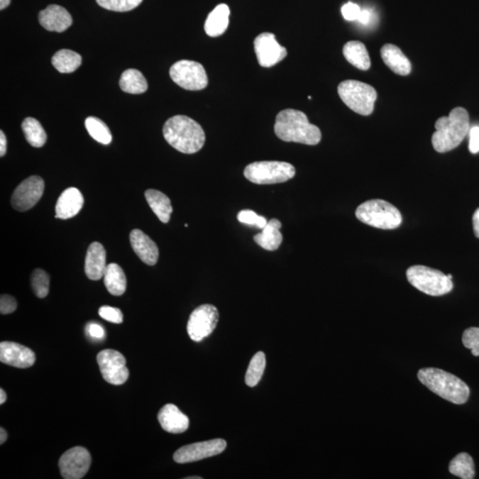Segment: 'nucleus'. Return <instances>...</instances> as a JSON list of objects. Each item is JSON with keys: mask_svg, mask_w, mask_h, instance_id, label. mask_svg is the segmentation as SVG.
<instances>
[{"mask_svg": "<svg viewBox=\"0 0 479 479\" xmlns=\"http://www.w3.org/2000/svg\"><path fill=\"white\" fill-rule=\"evenodd\" d=\"M143 0H96L99 6L115 12H128L136 9Z\"/></svg>", "mask_w": 479, "mask_h": 479, "instance_id": "35", "label": "nucleus"}, {"mask_svg": "<svg viewBox=\"0 0 479 479\" xmlns=\"http://www.w3.org/2000/svg\"><path fill=\"white\" fill-rule=\"evenodd\" d=\"M92 457L87 449L75 446L64 453L60 458V474L65 479L83 478L91 467Z\"/></svg>", "mask_w": 479, "mask_h": 479, "instance_id": "12", "label": "nucleus"}, {"mask_svg": "<svg viewBox=\"0 0 479 479\" xmlns=\"http://www.w3.org/2000/svg\"><path fill=\"white\" fill-rule=\"evenodd\" d=\"M226 440L215 439L207 441L191 444L180 447L174 453L173 459L177 463H189L218 456L225 451Z\"/></svg>", "mask_w": 479, "mask_h": 479, "instance_id": "13", "label": "nucleus"}, {"mask_svg": "<svg viewBox=\"0 0 479 479\" xmlns=\"http://www.w3.org/2000/svg\"><path fill=\"white\" fill-rule=\"evenodd\" d=\"M337 92L348 108L361 116L371 115L374 111L378 92L371 85L356 80L340 83Z\"/></svg>", "mask_w": 479, "mask_h": 479, "instance_id": "7", "label": "nucleus"}, {"mask_svg": "<svg viewBox=\"0 0 479 479\" xmlns=\"http://www.w3.org/2000/svg\"><path fill=\"white\" fill-rule=\"evenodd\" d=\"M355 215L362 223L380 229H395L402 223L399 209L381 199L363 202L358 206Z\"/></svg>", "mask_w": 479, "mask_h": 479, "instance_id": "5", "label": "nucleus"}, {"mask_svg": "<svg viewBox=\"0 0 479 479\" xmlns=\"http://www.w3.org/2000/svg\"><path fill=\"white\" fill-rule=\"evenodd\" d=\"M84 126L91 137L99 143L103 145L111 143V133L106 124L101 119L94 116H89L85 119Z\"/></svg>", "mask_w": 479, "mask_h": 479, "instance_id": "32", "label": "nucleus"}, {"mask_svg": "<svg viewBox=\"0 0 479 479\" xmlns=\"http://www.w3.org/2000/svg\"><path fill=\"white\" fill-rule=\"evenodd\" d=\"M45 190V182L39 176H31L14 190L11 204L18 211H27L40 200Z\"/></svg>", "mask_w": 479, "mask_h": 479, "instance_id": "14", "label": "nucleus"}, {"mask_svg": "<svg viewBox=\"0 0 479 479\" xmlns=\"http://www.w3.org/2000/svg\"><path fill=\"white\" fill-rule=\"evenodd\" d=\"M470 135V143H468V149H470L472 154H477L479 152V127H472L468 131Z\"/></svg>", "mask_w": 479, "mask_h": 479, "instance_id": "41", "label": "nucleus"}, {"mask_svg": "<svg viewBox=\"0 0 479 479\" xmlns=\"http://www.w3.org/2000/svg\"><path fill=\"white\" fill-rule=\"evenodd\" d=\"M145 197L160 221L168 223L173 211L170 198L162 192L155 189L145 191Z\"/></svg>", "mask_w": 479, "mask_h": 479, "instance_id": "25", "label": "nucleus"}, {"mask_svg": "<svg viewBox=\"0 0 479 479\" xmlns=\"http://www.w3.org/2000/svg\"><path fill=\"white\" fill-rule=\"evenodd\" d=\"M7 148V141L5 133L3 131H0V156H4L6 155Z\"/></svg>", "mask_w": 479, "mask_h": 479, "instance_id": "44", "label": "nucleus"}, {"mask_svg": "<svg viewBox=\"0 0 479 479\" xmlns=\"http://www.w3.org/2000/svg\"><path fill=\"white\" fill-rule=\"evenodd\" d=\"M418 379L422 385L442 399L453 404L466 403L470 397V388L457 376L434 368H422Z\"/></svg>", "mask_w": 479, "mask_h": 479, "instance_id": "4", "label": "nucleus"}, {"mask_svg": "<svg viewBox=\"0 0 479 479\" xmlns=\"http://www.w3.org/2000/svg\"><path fill=\"white\" fill-rule=\"evenodd\" d=\"M219 311L214 305L202 304L192 312L187 322V333L194 342L211 335L219 322Z\"/></svg>", "mask_w": 479, "mask_h": 479, "instance_id": "10", "label": "nucleus"}, {"mask_svg": "<svg viewBox=\"0 0 479 479\" xmlns=\"http://www.w3.org/2000/svg\"><path fill=\"white\" fill-rule=\"evenodd\" d=\"M201 477H187L186 479H202Z\"/></svg>", "mask_w": 479, "mask_h": 479, "instance_id": "49", "label": "nucleus"}, {"mask_svg": "<svg viewBox=\"0 0 479 479\" xmlns=\"http://www.w3.org/2000/svg\"><path fill=\"white\" fill-rule=\"evenodd\" d=\"M97 362L103 378L110 385H123L129 378L126 358L119 351L103 350L97 355Z\"/></svg>", "mask_w": 479, "mask_h": 479, "instance_id": "11", "label": "nucleus"}, {"mask_svg": "<svg viewBox=\"0 0 479 479\" xmlns=\"http://www.w3.org/2000/svg\"><path fill=\"white\" fill-rule=\"evenodd\" d=\"M170 78L180 87L189 91H200L208 85L207 73L201 63L182 60L173 64Z\"/></svg>", "mask_w": 479, "mask_h": 479, "instance_id": "9", "label": "nucleus"}, {"mask_svg": "<svg viewBox=\"0 0 479 479\" xmlns=\"http://www.w3.org/2000/svg\"><path fill=\"white\" fill-rule=\"evenodd\" d=\"M344 19L346 21H357L360 16L361 9L357 4L348 2L341 9Z\"/></svg>", "mask_w": 479, "mask_h": 479, "instance_id": "40", "label": "nucleus"}, {"mask_svg": "<svg viewBox=\"0 0 479 479\" xmlns=\"http://www.w3.org/2000/svg\"><path fill=\"white\" fill-rule=\"evenodd\" d=\"M238 221L244 225L255 226L259 229H263L268 224V220L265 216H259L251 209H243L238 213L237 215Z\"/></svg>", "mask_w": 479, "mask_h": 479, "instance_id": "36", "label": "nucleus"}, {"mask_svg": "<svg viewBox=\"0 0 479 479\" xmlns=\"http://www.w3.org/2000/svg\"><path fill=\"white\" fill-rule=\"evenodd\" d=\"M99 314L102 319L109 322L120 324L123 321V316L120 309L104 305L99 309Z\"/></svg>", "mask_w": 479, "mask_h": 479, "instance_id": "38", "label": "nucleus"}, {"mask_svg": "<svg viewBox=\"0 0 479 479\" xmlns=\"http://www.w3.org/2000/svg\"><path fill=\"white\" fill-rule=\"evenodd\" d=\"M17 308L16 298L9 294H2L0 297V312L1 314H13Z\"/></svg>", "mask_w": 479, "mask_h": 479, "instance_id": "39", "label": "nucleus"}, {"mask_svg": "<svg viewBox=\"0 0 479 479\" xmlns=\"http://www.w3.org/2000/svg\"><path fill=\"white\" fill-rule=\"evenodd\" d=\"M165 141L184 154L200 151L205 143V133L200 124L186 116L170 117L163 126Z\"/></svg>", "mask_w": 479, "mask_h": 479, "instance_id": "2", "label": "nucleus"}, {"mask_svg": "<svg viewBox=\"0 0 479 479\" xmlns=\"http://www.w3.org/2000/svg\"><path fill=\"white\" fill-rule=\"evenodd\" d=\"M0 361L18 368H28L35 361L34 351L20 343L2 342L0 343Z\"/></svg>", "mask_w": 479, "mask_h": 479, "instance_id": "16", "label": "nucleus"}, {"mask_svg": "<svg viewBox=\"0 0 479 479\" xmlns=\"http://www.w3.org/2000/svg\"><path fill=\"white\" fill-rule=\"evenodd\" d=\"M103 278H104L106 290L113 296H122L126 292V276L119 265L116 264V263H110L106 265Z\"/></svg>", "mask_w": 479, "mask_h": 479, "instance_id": "26", "label": "nucleus"}, {"mask_svg": "<svg viewBox=\"0 0 479 479\" xmlns=\"http://www.w3.org/2000/svg\"><path fill=\"white\" fill-rule=\"evenodd\" d=\"M38 21L46 31L55 32L65 31L72 24L70 13L58 5H50L42 10L39 13Z\"/></svg>", "mask_w": 479, "mask_h": 479, "instance_id": "17", "label": "nucleus"}, {"mask_svg": "<svg viewBox=\"0 0 479 479\" xmlns=\"http://www.w3.org/2000/svg\"><path fill=\"white\" fill-rule=\"evenodd\" d=\"M451 474L463 479L475 478V465L473 459L467 453H461L453 458L449 464Z\"/></svg>", "mask_w": 479, "mask_h": 479, "instance_id": "31", "label": "nucleus"}, {"mask_svg": "<svg viewBox=\"0 0 479 479\" xmlns=\"http://www.w3.org/2000/svg\"><path fill=\"white\" fill-rule=\"evenodd\" d=\"M50 277L42 269H35L31 275V287L35 296L44 298L49 293Z\"/></svg>", "mask_w": 479, "mask_h": 479, "instance_id": "34", "label": "nucleus"}, {"mask_svg": "<svg viewBox=\"0 0 479 479\" xmlns=\"http://www.w3.org/2000/svg\"><path fill=\"white\" fill-rule=\"evenodd\" d=\"M275 131L280 140L286 142L314 145L321 140L319 127L309 122L304 112L296 109H284L277 115Z\"/></svg>", "mask_w": 479, "mask_h": 479, "instance_id": "1", "label": "nucleus"}, {"mask_svg": "<svg viewBox=\"0 0 479 479\" xmlns=\"http://www.w3.org/2000/svg\"><path fill=\"white\" fill-rule=\"evenodd\" d=\"M84 206V197L76 187H70L60 195L55 205V218L67 219L79 213Z\"/></svg>", "mask_w": 479, "mask_h": 479, "instance_id": "19", "label": "nucleus"}, {"mask_svg": "<svg viewBox=\"0 0 479 479\" xmlns=\"http://www.w3.org/2000/svg\"><path fill=\"white\" fill-rule=\"evenodd\" d=\"M265 353L263 351H258L251 358L246 375H245V382H246L248 386L255 387L260 382L265 372Z\"/></svg>", "mask_w": 479, "mask_h": 479, "instance_id": "33", "label": "nucleus"}, {"mask_svg": "<svg viewBox=\"0 0 479 479\" xmlns=\"http://www.w3.org/2000/svg\"><path fill=\"white\" fill-rule=\"evenodd\" d=\"M53 67L60 73H72L82 64V57L71 50L62 49L53 56Z\"/></svg>", "mask_w": 479, "mask_h": 479, "instance_id": "29", "label": "nucleus"}, {"mask_svg": "<svg viewBox=\"0 0 479 479\" xmlns=\"http://www.w3.org/2000/svg\"><path fill=\"white\" fill-rule=\"evenodd\" d=\"M463 346L471 350V353L475 357L479 356V328H472L465 330L463 335Z\"/></svg>", "mask_w": 479, "mask_h": 479, "instance_id": "37", "label": "nucleus"}, {"mask_svg": "<svg viewBox=\"0 0 479 479\" xmlns=\"http://www.w3.org/2000/svg\"><path fill=\"white\" fill-rule=\"evenodd\" d=\"M436 131L431 137L435 150L446 153L456 148L470 131V116L466 109H452L448 116L440 117L435 123Z\"/></svg>", "mask_w": 479, "mask_h": 479, "instance_id": "3", "label": "nucleus"}, {"mask_svg": "<svg viewBox=\"0 0 479 479\" xmlns=\"http://www.w3.org/2000/svg\"><path fill=\"white\" fill-rule=\"evenodd\" d=\"M11 0H0V9L4 10L10 5Z\"/></svg>", "mask_w": 479, "mask_h": 479, "instance_id": "48", "label": "nucleus"}, {"mask_svg": "<svg viewBox=\"0 0 479 479\" xmlns=\"http://www.w3.org/2000/svg\"><path fill=\"white\" fill-rule=\"evenodd\" d=\"M6 393L3 389H0V404H3L6 401Z\"/></svg>", "mask_w": 479, "mask_h": 479, "instance_id": "47", "label": "nucleus"}, {"mask_svg": "<svg viewBox=\"0 0 479 479\" xmlns=\"http://www.w3.org/2000/svg\"><path fill=\"white\" fill-rule=\"evenodd\" d=\"M254 48L259 65L264 67L275 66L287 56L286 48L280 45L275 35L269 32H265L255 38Z\"/></svg>", "mask_w": 479, "mask_h": 479, "instance_id": "15", "label": "nucleus"}, {"mask_svg": "<svg viewBox=\"0 0 479 479\" xmlns=\"http://www.w3.org/2000/svg\"><path fill=\"white\" fill-rule=\"evenodd\" d=\"M6 439H7V432L6 431V429L0 428V444L3 445V444L6 441Z\"/></svg>", "mask_w": 479, "mask_h": 479, "instance_id": "46", "label": "nucleus"}, {"mask_svg": "<svg viewBox=\"0 0 479 479\" xmlns=\"http://www.w3.org/2000/svg\"><path fill=\"white\" fill-rule=\"evenodd\" d=\"M282 223L278 219H272L266 224L261 233L255 234L254 241L264 250L273 251L278 250L282 243V234L280 233Z\"/></svg>", "mask_w": 479, "mask_h": 479, "instance_id": "23", "label": "nucleus"}, {"mask_svg": "<svg viewBox=\"0 0 479 479\" xmlns=\"http://www.w3.org/2000/svg\"><path fill=\"white\" fill-rule=\"evenodd\" d=\"M343 56L348 62L358 70H368L371 66L370 57L363 43L350 41L346 43L343 49Z\"/></svg>", "mask_w": 479, "mask_h": 479, "instance_id": "27", "label": "nucleus"}, {"mask_svg": "<svg viewBox=\"0 0 479 479\" xmlns=\"http://www.w3.org/2000/svg\"><path fill=\"white\" fill-rule=\"evenodd\" d=\"M407 278L412 286L432 297L443 296L453 290L448 275L425 265H413L407 269Z\"/></svg>", "mask_w": 479, "mask_h": 479, "instance_id": "6", "label": "nucleus"}, {"mask_svg": "<svg viewBox=\"0 0 479 479\" xmlns=\"http://www.w3.org/2000/svg\"><path fill=\"white\" fill-rule=\"evenodd\" d=\"M381 57L383 62L400 76H407L412 70L410 60L404 55V53L392 44H386L381 49Z\"/></svg>", "mask_w": 479, "mask_h": 479, "instance_id": "22", "label": "nucleus"}, {"mask_svg": "<svg viewBox=\"0 0 479 479\" xmlns=\"http://www.w3.org/2000/svg\"><path fill=\"white\" fill-rule=\"evenodd\" d=\"M106 258V250L102 244L95 241L89 246L84 262V272L89 279L98 280L102 278L108 265Z\"/></svg>", "mask_w": 479, "mask_h": 479, "instance_id": "21", "label": "nucleus"}, {"mask_svg": "<svg viewBox=\"0 0 479 479\" xmlns=\"http://www.w3.org/2000/svg\"><path fill=\"white\" fill-rule=\"evenodd\" d=\"M373 19V13L369 9H361L360 16L358 18V23H360L363 25H368L370 23V21Z\"/></svg>", "mask_w": 479, "mask_h": 479, "instance_id": "43", "label": "nucleus"}, {"mask_svg": "<svg viewBox=\"0 0 479 479\" xmlns=\"http://www.w3.org/2000/svg\"><path fill=\"white\" fill-rule=\"evenodd\" d=\"M21 127H23L25 138L32 147L41 148L45 144L48 135L37 119L33 117H27L21 124Z\"/></svg>", "mask_w": 479, "mask_h": 479, "instance_id": "30", "label": "nucleus"}, {"mask_svg": "<svg viewBox=\"0 0 479 479\" xmlns=\"http://www.w3.org/2000/svg\"><path fill=\"white\" fill-rule=\"evenodd\" d=\"M119 85L127 94H141L148 90V82L143 75L134 69L124 71L121 76Z\"/></svg>", "mask_w": 479, "mask_h": 479, "instance_id": "28", "label": "nucleus"}, {"mask_svg": "<svg viewBox=\"0 0 479 479\" xmlns=\"http://www.w3.org/2000/svg\"><path fill=\"white\" fill-rule=\"evenodd\" d=\"M158 418L162 428L169 433L179 434L189 427V418L173 404H166L159 411Z\"/></svg>", "mask_w": 479, "mask_h": 479, "instance_id": "20", "label": "nucleus"}, {"mask_svg": "<svg viewBox=\"0 0 479 479\" xmlns=\"http://www.w3.org/2000/svg\"><path fill=\"white\" fill-rule=\"evenodd\" d=\"M230 10L226 4H220L209 14L204 30L209 37L216 38L224 34L229 24Z\"/></svg>", "mask_w": 479, "mask_h": 479, "instance_id": "24", "label": "nucleus"}, {"mask_svg": "<svg viewBox=\"0 0 479 479\" xmlns=\"http://www.w3.org/2000/svg\"><path fill=\"white\" fill-rule=\"evenodd\" d=\"M88 335L94 339H102L105 336L104 329L96 323H91L87 326Z\"/></svg>", "mask_w": 479, "mask_h": 479, "instance_id": "42", "label": "nucleus"}, {"mask_svg": "<svg viewBox=\"0 0 479 479\" xmlns=\"http://www.w3.org/2000/svg\"><path fill=\"white\" fill-rule=\"evenodd\" d=\"M131 247L141 260L148 265H155L158 261L159 250L155 241L142 232L134 229L130 233Z\"/></svg>", "mask_w": 479, "mask_h": 479, "instance_id": "18", "label": "nucleus"}, {"mask_svg": "<svg viewBox=\"0 0 479 479\" xmlns=\"http://www.w3.org/2000/svg\"><path fill=\"white\" fill-rule=\"evenodd\" d=\"M473 229L475 237L479 239V208L475 209L473 215Z\"/></svg>", "mask_w": 479, "mask_h": 479, "instance_id": "45", "label": "nucleus"}, {"mask_svg": "<svg viewBox=\"0 0 479 479\" xmlns=\"http://www.w3.org/2000/svg\"><path fill=\"white\" fill-rule=\"evenodd\" d=\"M296 175V169L289 163L279 161L255 162L246 166L244 176L250 182L271 185L286 182Z\"/></svg>", "mask_w": 479, "mask_h": 479, "instance_id": "8", "label": "nucleus"}]
</instances>
